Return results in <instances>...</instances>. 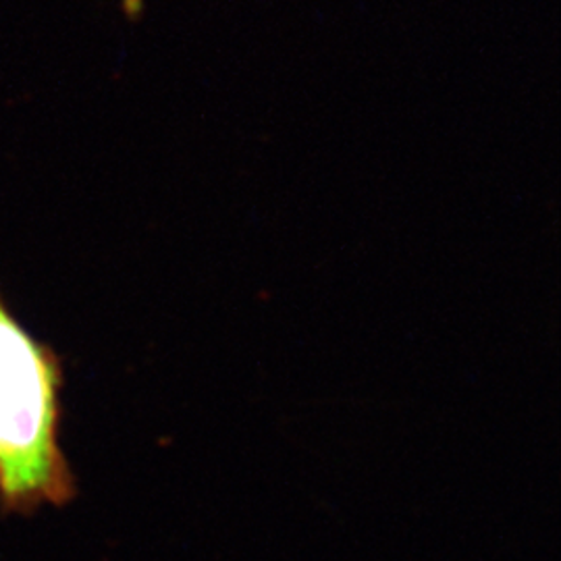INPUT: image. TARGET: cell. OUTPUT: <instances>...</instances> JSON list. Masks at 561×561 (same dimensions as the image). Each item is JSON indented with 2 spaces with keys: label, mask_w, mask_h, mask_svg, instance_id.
I'll list each match as a JSON object with an SVG mask.
<instances>
[{
  "label": "cell",
  "mask_w": 561,
  "mask_h": 561,
  "mask_svg": "<svg viewBox=\"0 0 561 561\" xmlns=\"http://www.w3.org/2000/svg\"><path fill=\"white\" fill-rule=\"evenodd\" d=\"M57 352L36 340L0 294V514L32 516L44 505L62 507L78 484L62 454Z\"/></svg>",
  "instance_id": "cell-1"
},
{
  "label": "cell",
  "mask_w": 561,
  "mask_h": 561,
  "mask_svg": "<svg viewBox=\"0 0 561 561\" xmlns=\"http://www.w3.org/2000/svg\"><path fill=\"white\" fill-rule=\"evenodd\" d=\"M140 0H127V7H129V11H131V13H134L136 9H140Z\"/></svg>",
  "instance_id": "cell-2"
}]
</instances>
